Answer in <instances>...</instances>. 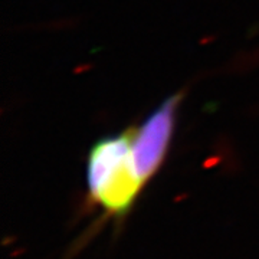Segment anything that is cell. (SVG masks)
Instances as JSON below:
<instances>
[{"label":"cell","instance_id":"1","mask_svg":"<svg viewBox=\"0 0 259 259\" xmlns=\"http://www.w3.org/2000/svg\"><path fill=\"white\" fill-rule=\"evenodd\" d=\"M134 128L102 137L94 143L87 158V187L90 199L108 216L124 218L141 193L133 158Z\"/></svg>","mask_w":259,"mask_h":259},{"label":"cell","instance_id":"2","mask_svg":"<svg viewBox=\"0 0 259 259\" xmlns=\"http://www.w3.org/2000/svg\"><path fill=\"white\" fill-rule=\"evenodd\" d=\"M183 94H171L146 117L139 128H134L133 158L144 185L158 171L166 158L176 127L177 111Z\"/></svg>","mask_w":259,"mask_h":259}]
</instances>
